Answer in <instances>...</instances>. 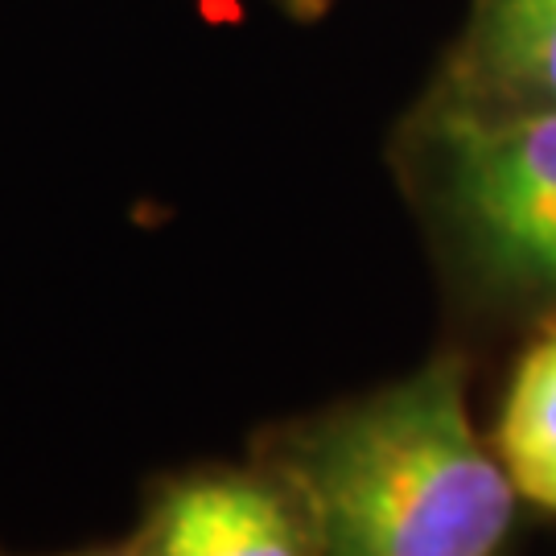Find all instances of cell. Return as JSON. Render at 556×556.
I'll use <instances>...</instances> for the list:
<instances>
[{
	"label": "cell",
	"instance_id": "7a4b0ae2",
	"mask_svg": "<svg viewBox=\"0 0 556 556\" xmlns=\"http://www.w3.org/2000/svg\"><path fill=\"white\" fill-rule=\"evenodd\" d=\"M420 199L482 298L556 314V108L433 91L417 124Z\"/></svg>",
	"mask_w": 556,
	"mask_h": 556
},
{
	"label": "cell",
	"instance_id": "6da1fadb",
	"mask_svg": "<svg viewBox=\"0 0 556 556\" xmlns=\"http://www.w3.org/2000/svg\"><path fill=\"white\" fill-rule=\"evenodd\" d=\"M318 556H507L519 491L470 417L454 355L260 433Z\"/></svg>",
	"mask_w": 556,
	"mask_h": 556
},
{
	"label": "cell",
	"instance_id": "5b68a950",
	"mask_svg": "<svg viewBox=\"0 0 556 556\" xmlns=\"http://www.w3.org/2000/svg\"><path fill=\"white\" fill-rule=\"evenodd\" d=\"M495 454L523 503L556 516V314L516 358L495 425Z\"/></svg>",
	"mask_w": 556,
	"mask_h": 556
},
{
	"label": "cell",
	"instance_id": "8992f818",
	"mask_svg": "<svg viewBox=\"0 0 556 556\" xmlns=\"http://www.w3.org/2000/svg\"><path fill=\"white\" fill-rule=\"evenodd\" d=\"M0 556H38V553H9L0 548ZM50 556H144L137 540H124V544H103V548H79V553H50Z\"/></svg>",
	"mask_w": 556,
	"mask_h": 556
},
{
	"label": "cell",
	"instance_id": "277c9868",
	"mask_svg": "<svg viewBox=\"0 0 556 556\" xmlns=\"http://www.w3.org/2000/svg\"><path fill=\"white\" fill-rule=\"evenodd\" d=\"M438 91L503 108H556V0H475Z\"/></svg>",
	"mask_w": 556,
	"mask_h": 556
},
{
	"label": "cell",
	"instance_id": "52a82bcc",
	"mask_svg": "<svg viewBox=\"0 0 556 556\" xmlns=\"http://www.w3.org/2000/svg\"><path fill=\"white\" fill-rule=\"evenodd\" d=\"M289 13H318V9H326L330 0H280Z\"/></svg>",
	"mask_w": 556,
	"mask_h": 556
},
{
	"label": "cell",
	"instance_id": "3957f363",
	"mask_svg": "<svg viewBox=\"0 0 556 556\" xmlns=\"http://www.w3.org/2000/svg\"><path fill=\"white\" fill-rule=\"evenodd\" d=\"M132 540L144 556H318L301 507L256 457L157 475Z\"/></svg>",
	"mask_w": 556,
	"mask_h": 556
}]
</instances>
